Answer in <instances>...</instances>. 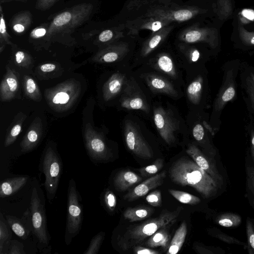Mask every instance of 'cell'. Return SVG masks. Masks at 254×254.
I'll list each match as a JSON object with an SVG mask.
<instances>
[{
    "label": "cell",
    "instance_id": "277c9868",
    "mask_svg": "<svg viewBox=\"0 0 254 254\" xmlns=\"http://www.w3.org/2000/svg\"><path fill=\"white\" fill-rule=\"evenodd\" d=\"M81 90L80 82L74 79H69L46 89L45 96L47 104L52 110L62 113L68 110L74 105Z\"/></svg>",
    "mask_w": 254,
    "mask_h": 254
},
{
    "label": "cell",
    "instance_id": "603a6c76",
    "mask_svg": "<svg viewBox=\"0 0 254 254\" xmlns=\"http://www.w3.org/2000/svg\"><path fill=\"white\" fill-rule=\"evenodd\" d=\"M170 227V226H167L160 228L150 236L143 245L149 248L160 247L164 251H167L171 240V235L168 231Z\"/></svg>",
    "mask_w": 254,
    "mask_h": 254
},
{
    "label": "cell",
    "instance_id": "7dc6e473",
    "mask_svg": "<svg viewBox=\"0 0 254 254\" xmlns=\"http://www.w3.org/2000/svg\"><path fill=\"white\" fill-rule=\"evenodd\" d=\"M23 245L16 240H11L10 242L8 253L9 254H25Z\"/></svg>",
    "mask_w": 254,
    "mask_h": 254
},
{
    "label": "cell",
    "instance_id": "60d3db41",
    "mask_svg": "<svg viewBox=\"0 0 254 254\" xmlns=\"http://www.w3.org/2000/svg\"><path fill=\"white\" fill-rule=\"evenodd\" d=\"M194 249L200 254H224L226 253L223 249L219 247L206 246L199 244H196Z\"/></svg>",
    "mask_w": 254,
    "mask_h": 254
},
{
    "label": "cell",
    "instance_id": "2e32d148",
    "mask_svg": "<svg viewBox=\"0 0 254 254\" xmlns=\"http://www.w3.org/2000/svg\"><path fill=\"white\" fill-rule=\"evenodd\" d=\"M166 177V171L153 175L127 193L124 196V199L133 201L145 195L150 190L162 185Z\"/></svg>",
    "mask_w": 254,
    "mask_h": 254
},
{
    "label": "cell",
    "instance_id": "7bdbcfd3",
    "mask_svg": "<svg viewBox=\"0 0 254 254\" xmlns=\"http://www.w3.org/2000/svg\"><path fill=\"white\" fill-rule=\"evenodd\" d=\"M239 37L242 42L247 45H254V32H250L242 26H239Z\"/></svg>",
    "mask_w": 254,
    "mask_h": 254
},
{
    "label": "cell",
    "instance_id": "d6986e66",
    "mask_svg": "<svg viewBox=\"0 0 254 254\" xmlns=\"http://www.w3.org/2000/svg\"><path fill=\"white\" fill-rule=\"evenodd\" d=\"M43 125L39 117L36 118L28 128L21 143V151L26 153L33 150L41 138Z\"/></svg>",
    "mask_w": 254,
    "mask_h": 254
},
{
    "label": "cell",
    "instance_id": "484cf974",
    "mask_svg": "<svg viewBox=\"0 0 254 254\" xmlns=\"http://www.w3.org/2000/svg\"><path fill=\"white\" fill-rule=\"evenodd\" d=\"M122 49L118 47H108L97 53L92 61L98 63H113L121 60L124 53Z\"/></svg>",
    "mask_w": 254,
    "mask_h": 254
},
{
    "label": "cell",
    "instance_id": "bcb514c9",
    "mask_svg": "<svg viewBox=\"0 0 254 254\" xmlns=\"http://www.w3.org/2000/svg\"><path fill=\"white\" fill-rule=\"evenodd\" d=\"M235 95V89L233 86H228L224 91L218 102V106L220 108L226 102L231 100Z\"/></svg>",
    "mask_w": 254,
    "mask_h": 254
},
{
    "label": "cell",
    "instance_id": "f546056e",
    "mask_svg": "<svg viewBox=\"0 0 254 254\" xmlns=\"http://www.w3.org/2000/svg\"><path fill=\"white\" fill-rule=\"evenodd\" d=\"M26 118V116L21 113L19 116L13 121L12 125L8 129L4 142L5 147H8L11 145L16 139L20 134L23 123Z\"/></svg>",
    "mask_w": 254,
    "mask_h": 254
},
{
    "label": "cell",
    "instance_id": "c3c4849f",
    "mask_svg": "<svg viewBox=\"0 0 254 254\" xmlns=\"http://www.w3.org/2000/svg\"><path fill=\"white\" fill-rule=\"evenodd\" d=\"M48 25H41L34 28L30 33V37L33 39H37L45 37L48 31Z\"/></svg>",
    "mask_w": 254,
    "mask_h": 254
},
{
    "label": "cell",
    "instance_id": "8992f818",
    "mask_svg": "<svg viewBox=\"0 0 254 254\" xmlns=\"http://www.w3.org/2000/svg\"><path fill=\"white\" fill-rule=\"evenodd\" d=\"M154 125L160 137L169 145L176 141V133L181 130V122L172 110L161 105L154 106L153 110Z\"/></svg>",
    "mask_w": 254,
    "mask_h": 254
},
{
    "label": "cell",
    "instance_id": "8fae6325",
    "mask_svg": "<svg viewBox=\"0 0 254 254\" xmlns=\"http://www.w3.org/2000/svg\"><path fill=\"white\" fill-rule=\"evenodd\" d=\"M85 146L90 157L96 161H105L111 157V153L104 137L95 130L88 123L85 127Z\"/></svg>",
    "mask_w": 254,
    "mask_h": 254
},
{
    "label": "cell",
    "instance_id": "ba28073f",
    "mask_svg": "<svg viewBox=\"0 0 254 254\" xmlns=\"http://www.w3.org/2000/svg\"><path fill=\"white\" fill-rule=\"evenodd\" d=\"M119 106L127 110H140L150 113V106L144 93L134 78L130 77L119 99Z\"/></svg>",
    "mask_w": 254,
    "mask_h": 254
},
{
    "label": "cell",
    "instance_id": "9f6ffc18",
    "mask_svg": "<svg viewBox=\"0 0 254 254\" xmlns=\"http://www.w3.org/2000/svg\"><path fill=\"white\" fill-rule=\"evenodd\" d=\"M247 92L250 97L251 100L254 107V83L252 79L249 78L247 80Z\"/></svg>",
    "mask_w": 254,
    "mask_h": 254
},
{
    "label": "cell",
    "instance_id": "7402d4cb",
    "mask_svg": "<svg viewBox=\"0 0 254 254\" xmlns=\"http://www.w3.org/2000/svg\"><path fill=\"white\" fill-rule=\"evenodd\" d=\"M246 185L245 197L249 205L254 209V164L250 154L246 157L245 163Z\"/></svg>",
    "mask_w": 254,
    "mask_h": 254
},
{
    "label": "cell",
    "instance_id": "4dcf8cb0",
    "mask_svg": "<svg viewBox=\"0 0 254 254\" xmlns=\"http://www.w3.org/2000/svg\"><path fill=\"white\" fill-rule=\"evenodd\" d=\"M23 84L24 93L28 98L35 101H41L42 95L40 89L32 77L24 76Z\"/></svg>",
    "mask_w": 254,
    "mask_h": 254
},
{
    "label": "cell",
    "instance_id": "680465c9",
    "mask_svg": "<svg viewBox=\"0 0 254 254\" xmlns=\"http://www.w3.org/2000/svg\"><path fill=\"white\" fill-rule=\"evenodd\" d=\"M251 160L254 164V131H252L251 133V148L250 154Z\"/></svg>",
    "mask_w": 254,
    "mask_h": 254
},
{
    "label": "cell",
    "instance_id": "30bf717a",
    "mask_svg": "<svg viewBox=\"0 0 254 254\" xmlns=\"http://www.w3.org/2000/svg\"><path fill=\"white\" fill-rule=\"evenodd\" d=\"M139 76L153 94L166 95L174 99H178L183 95L174 82L158 72H145Z\"/></svg>",
    "mask_w": 254,
    "mask_h": 254
},
{
    "label": "cell",
    "instance_id": "f6af8a7d",
    "mask_svg": "<svg viewBox=\"0 0 254 254\" xmlns=\"http://www.w3.org/2000/svg\"><path fill=\"white\" fill-rule=\"evenodd\" d=\"M146 200L151 206H161L162 205L161 192L159 190L151 192L146 196Z\"/></svg>",
    "mask_w": 254,
    "mask_h": 254
},
{
    "label": "cell",
    "instance_id": "1f68e13d",
    "mask_svg": "<svg viewBox=\"0 0 254 254\" xmlns=\"http://www.w3.org/2000/svg\"><path fill=\"white\" fill-rule=\"evenodd\" d=\"M207 231L209 235L219 239L222 242L228 244L241 246H242L244 249L246 248V243L224 233L216 227L209 228L207 229Z\"/></svg>",
    "mask_w": 254,
    "mask_h": 254
},
{
    "label": "cell",
    "instance_id": "11a10c76",
    "mask_svg": "<svg viewBox=\"0 0 254 254\" xmlns=\"http://www.w3.org/2000/svg\"><path fill=\"white\" fill-rule=\"evenodd\" d=\"M113 36V33L111 30H105L99 35L98 40L101 43H106L110 41Z\"/></svg>",
    "mask_w": 254,
    "mask_h": 254
},
{
    "label": "cell",
    "instance_id": "4fadbf2b",
    "mask_svg": "<svg viewBox=\"0 0 254 254\" xmlns=\"http://www.w3.org/2000/svg\"><path fill=\"white\" fill-rule=\"evenodd\" d=\"M186 152L200 168L208 173L220 185L224 187V177L219 170L214 159L203 153L193 143L189 144Z\"/></svg>",
    "mask_w": 254,
    "mask_h": 254
},
{
    "label": "cell",
    "instance_id": "94428289",
    "mask_svg": "<svg viewBox=\"0 0 254 254\" xmlns=\"http://www.w3.org/2000/svg\"><path fill=\"white\" fill-rule=\"evenodd\" d=\"M203 125L204 126V127L206 129H207L209 131V132H210V133H211L212 135L214 134V132L213 131L212 127L206 122H203Z\"/></svg>",
    "mask_w": 254,
    "mask_h": 254
},
{
    "label": "cell",
    "instance_id": "f907efd6",
    "mask_svg": "<svg viewBox=\"0 0 254 254\" xmlns=\"http://www.w3.org/2000/svg\"><path fill=\"white\" fill-rule=\"evenodd\" d=\"M174 18L178 21H185L190 19L192 16V12L186 9L180 10L174 14Z\"/></svg>",
    "mask_w": 254,
    "mask_h": 254
},
{
    "label": "cell",
    "instance_id": "d4e9b609",
    "mask_svg": "<svg viewBox=\"0 0 254 254\" xmlns=\"http://www.w3.org/2000/svg\"><path fill=\"white\" fill-rule=\"evenodd\" d=\"M32 15L30 11L24 10L13 16L10 25L15 33L21 34L27 30L32 24Z\"/></svg>",
    "mask_w": 254,
    "mask_h": 254
},
{
    "label": "cell",
    "instance_id": "ffe728a7",
    "mask_svg": "<svg viewBox=\"0 0 254 254\" xmlns=\"http://www.w3.org/2000/svg\"><path fill=\"white\" fill-rule=\"evenodd\" d=\"M211 219L213 223L225 228H235L242 223V217L237 213L231 212H218L213 210Z\"/></svg>",
    "mask_w": 254,
    "mask_h": 254
},
{
    "label": "cell",
    "instance_id": "be15d7a7",
    "mask_svg": "<svg viewBox=\"0 0 254 254\" xmlns=\"http://www.w3.org/2000/svg\"><path fill=\"white\" fill-rule=\"evenodd\" d=\"M23 0V1H24V0Z\"/></svg>",
    "mask_w": 254,
    "mask_h": 254
},
{
    "label": "cell",
    "instance_id": "7c38bea8",
    "mask_svg": "<svg viewBox=\"0 0 254 254\" xmlns=\"http://www.w3.org/2000/svg\"><path fill=\"white\" fill-rule=\"evenodd\" d=\"M30 209L33 231L35 235L40 243L48 245L49 238L47 229L45 209L35 188L32 190Z\"/></svg>",
    "mask_w": 254,
    "mask_h": 254
},
{
    "label": "cell",
    "instance_id": "6da1fadb",
    "mask_svg": "<svg viewBox=\"0 0 254 254\" xmlns=\"http://www.w3.org/2000/svg\"><path fill=\"white\" fill-rule=\"evenodd\" d=\"M169 176L173 183L193 188L206 199H214L223 192L224 187L186 157L174 162L169 169Z\"/></svg>",
    "mask_w": 254,
    "mask_h": 254
},
{
    "label": "cell",
    "instance_id": "f35d334b",
    "mask_svg": "<svg viewBox=\"0 0 254 254\" xmlns=\"http://www.w3.org/2000/svg\"><path fill=\"white\" fill-rule=\"evenodd\" d=\"M163 159L158 158L152 164L139 169V171L141 175L144 177L154 175L163 168Z\"/></svg>",
    "mask_w": 254,
    "mask_h": 254
},
{
    "label": "cell",
    "instance_id": "ac0fdd59",
    "mask_svg": "<svg viewBox=\"0 0 254 254\" xmlns=\"http://www.w3.org/2000/svg\"><path fill=\"white\" fill-rule=\"evenodd\" d=\"M5 219L12 231L22 240L26 239L33 230L31 212L28 209L21 218L6 215Z\"/></svg>",
    "mask_w": 254,
    "mask_h": 254
},
{
    "label": "cell",
    "instance_id": "91938a15",
    "mask_svg": "<svg viewBox=\"0 0 254 254\" xmlns=\"http://www.w3.org/2000/svg\"><path fill=\"white\" fill-rule=\"evenodd\" d=\"M162 27L161 23L160 21H157L153 22L152 24V29L154 31L158 30Z\"/></svg>",
    "mask_w": 254,
    "mask_h": 254
},
{
    "label": "cell",
    "instance_id": "7a4b0ae2",
    "mask_svg": "<svg viewBox=\"0 0 254 254\" xmlns=\"http://www.w3.org/2000/svg\"><path fill=\"white\" fill-rule=\"evenodd\" d=\"M183 208L165 211L158 216L148 219L142 223L130 226L119 239V245L124 250L143 245L145 240L161 228L171 226L177 221Z\"/></svg>",
    "mask_w": 254,
    "mask_h": 254
},
{
    "label": "cell",
    "instance_id": "d6a6232c",
    "mask_svg": "<svg viewBox=\"0 0 254 254\" xmlns=\"http://www.w3.org/2000/svg\"><path fill=\"white\" fill-rule=\"evenodd\" d=\"M169 192L181 203L190 205H196L201 202L199 197L192 194L179 190L169 189Z\"/></svg>",
    "mask_w": 254,
    "mask_h": 254
},
{
    "label": "cell",
    "instance_id": "836d02e7",
    "mask_svg": "<svg viewBox=\"0 0 254 254\" xmlns=\"http://www.w3.org/2000/svg\"><path fill=\"white\" fill-rule=\"evenodd\" d=\"M6 220L3 218L2 213L0 214V254H2L6 246H9L11 240V231L6 224Z\"/></svg>",
    "mask_w": 254,
    "mask_h": 254
},
{
    "label": "cell",
    "instance_id": "6f0895ef",
    "mask_svg": "<svg viewBox=\"0 0 254 254\" xmlns=\"http://www.w3.org/2000/svg\"><path fill=\"white\" fill-rule=\"evenodd\" d=\"M57 68V65L53 63H45L39 66V70L44 73L50 72Z\"/></svg>",
    "mask_w": 254,
    "mask_h": 254
},
{
    "label": "cell",
    "instance_id": "b9f144b4",
    "mask_svg": "<svg viewBox=\"0 0 254 254\" xmlns=\"http://www.w3.org/2000/svg\"><path fill=\"white\" fill-rule=\"evenodd\" d=\"M192 134L195 140L204 146V144L205 143L204 141L205 131L201 124L196 123L194 125L192 128Z\"/></svg>",
    "mask_w": 254,
    "mask_h": 254
},
{
    "label": "cell",
    "instance_id": "83f0119b",
    "mask_svg": "<svg viewBox=\"0 0 254 254\" xmlns=\"http://www.w3.org/2000/svg\"><path fill=\"white\" fill-rule=\"evenodd\" d=\"M187 232V223L185 221H183L171 239L166 254H177L180 251L185 241Z\"/></svg>",
    "mask_w": 254,
    "mask_h": 254
},
{
    "label": "cell",
    "instance_id": "816d5d0a",
    "mask_svg": "<svg viewBox=\"0 0 254 254\" xmlns=\"http://www.w3.org/2000/svg\"><path fill=\"white\" fill-rule=\"evenodd\" d=\"M241 21L244 23H248L254 20V10L251 9H244L241 12L240 17Z\"/></svg>",
    "mask_w": 254,
    "mask_h": 254
},
{
    "label": "cell",
    "instance_id": "4316f807",
    "mask_svg": "<svg viewBox=\"0 0 254 254\" xmlns=\"http://www.w3.org/2000/svg\"><path fill=\"white\" fill-rule=\"evenodd\" d=\"M203 78L200 75H197L187 87L186 95L190 103L194 105L199 104L201 98Z\"/></svg>",
    "mask_w": 254,
    "mask_h": 254
},
{
    "label": "cell",
    "instance_id": "d590c367",
    "mask_svg": "<svg viewBox=\"0 0 254 254\" xmlns=\"http://www.w3.org/2000/svg\"><path fill=\"white\" fill-rule=\"evenodd\" d=\"M246 232L247 242L245 250L249 254H254V218L250 217L247 218Z\"/></svg>",
    "mask_w": 254,
    "mask_h": 254
},
{
    "label": "cell",
    "instance_id": "cb8c5ba5",
    "mask_svg": "<svg viewBox=\"0 0 254 254\" xmlns=\"http://www.w3.org/2000/svg\"><path fill=\"white\" fill-rule=\"evenodd\" d=\"M28 179L27 177H18L8 178L1 182L0 197L4 198L14 194L26 184Z\"/></svg>",
    "mask_w": 254,
    "mask_h": 254
},
{
    "label": "cell",
    "instance_id": "e575fe53",
    "mask_svg": "<svg viewBox=\"0 0 254 254\" xmlns=\"http://www.w3.org/2000/svg\"><path fill=\"white\" fill-rule=\"evenodd\" d=\"M0 52L1 53L6 45H9L11 46L14 45L10 41L11 37L7 31L4 15L1 5L0 6Z\"/></svg>",
    "mask_w": 254,
    "mask_h": 254
},
{
    "label": "cell",
    "instance_id": "681fc988",
    "mask_svg": "<svg viewBox=\"0 0 254 254\" xmlns=\"http://www.w3.org/2000/svg\"><path fill=\"white\" fill-rule=\"evenodd\" d=\"M59 0H38L35 7L36 9L45 11L50 9Z\"/></svg>",
    "mask_w": 254,
    "mask_h": 254
},
{
    "label": "cell",
    "instance_id": "3957f363",
    "mask_svg": "<svg viewBox=\"0 0 254 254\" xmlns=\"http://www.w3.org/2000/svg\"><path fill=\"white\" fill-rule=\"evenodd\" d=\"M93 9L89 3H81L57 14L49 24L46 40H51L59 34L71 33L87 21Z\"/></svg>",
    "mask_w": 254,
    "mask_h": 254
},
{
    "label": "cell",
    "instance_id": "9c48e42d",
    "mask_svg": "<svg viewBox=\"0 0 254 254\" xmlns=\"http://www.w3.org/2000/svg\"><path fill=\"white\" fill-rule=\"evenodd\" d=\"M123 132L126 145L131 152L142 159H148L153 157L151 147L132 121L125 122Z\"/></svg>",
    "mask_w": 254,
    "mask_h": 254
},
{
    "label": "cell",
    "instance_id": "8d00e7d4",
    "mask_svg": "<svg viewBox=\"0 0 254 254\" xmlns=\"http://www.w3.org/2000/svg\"><path fill=\"white\" fill-rule=\"evenodd\" d=\"M218 15L221 20L226 19L233 12L232 4L231 0H217Z\"/></svg>",
    "mask_w": 254,
    "mask_h": 254
},
{
    "label": "cell",
    "instance_id": "f5cc1de1",
    "mask_svg": "<svg viewBox=\"0 0 254 254\" xmlns=\"http://www.w3.org/2000/svg\"><path fill=\"white\" fill-rule=\"evenodd\" d=\"M200 58V53L197 50H193L191 54L189 55L187 60L188 63L185 65L187 69H190V65L195 64L198 62ZM184 66V67H185ZM189 69H188L189 70Z\"/></svg>",
    "mask_w": 254,
    "mask_h": 254
},
{
    "label": "cell",
    "instance_id": "db71d44e",
    "mask_svg": "<svg viewBox=\"0 0 254 254\" xmlns=\"http://www.w3.org/2000/svg\"><path fill=\"white\" fill-rule=\"evenodd\" d=\"M133 252L135 254H159L160 252L152 249L143 247L140 245L133 247Z\"/></svg>",
    "mask_w": 254,
    "mask_h": 254
},
{
    "label": "cell",
    "instance_id": "9a60e30c",
    "mask_svg": "<svg viewBox=\"0 0 254 254\" xmlns=\"http://www.w3.org/2000/svg\"><path fill=\"white\" fill-rule=\"evenodd\" d=\"M130 77L124 71L118 70L114 72L103 85L102 94L104 101L108 102L121 96Z\"/></svg>",
    "mask_w": 254,
    "mask_h": 254
},
{
    "label": "cell",
    "instance_id": "ee69618b",
    "mask_svg": "<svg viewBox=\"0 0 254 254\" xmlns=\"http://www.w3.org/2000/svg\"><path fill=\"white\" fill-rule=\"evenodd\" d=\"M104 200L108 209L111 211H113L117 203V197L114 192L107 189L104 193Z\"/></svg>",
    "mask_w": 254,
    "mask_h": 254
},
{
    "label": "cell",
    "instance_id": "52a82bcc",
    "mask_svg": "<svg viewBox=\"0 0 254 254\" xmlns=\"http://www.w3.org/2000/svg\"><path fill=\"white\" fill-rule=\"evenodd\" d=\"M43 172L45 176L44 187L50 201L54 198L58 188L62 172V162L56 152L48 147L43 159Z\"/></svg>",
    "mask_w": 254,
    "mask_h": 254
},
{
    "label": "cell",
    "instance_id": "74e56055",
    "mask_svg": "<svg viewBox=\"0 0 254 254\" xmlns=\"http://www.w3.org/2000/svg\"><path fill=\"white\" fill-rule=\"evenodd\" d=\"M14 59L15 64L21 67L27 68L33 64L32 57L22 50L17 51L14 53Z\"/></svg>",
    "mask_w": 254,
    "mask_h": 254
},
{
    "label": "cell",
    "instance_id": "ab89813d",
    "mask_svg": "<svg viewBox=\"0 0 254 254\" xmlns=\"http://www.w3.org/2000/svg\"><path fill=\"white\" fill-rule=\"evenodd\" d=\"M105 233L101 232L95 235L91 240L90 245L84 254H97L104 239Z\"/></svg>",
    "mask_w": 254,
    "mask_h": 254
},
{
    "label": "cell",
    "instance_id": "e0dca14e",
    "mask_svg": "<svg viewBox=\"0 0 254 254\" xmlns=\"http://www.w3.org/2000/svg\"><path fill=\"white\" fill-rule=\"evenodd\" d=\"M19 89V81L15 71L6 66L0 84V100L7 102L15 98Z\"/></svg>",
    "mask_w": 254,
    "mask_h": 254
},
{
    "label": "cell",
    "instance_id": "5bb4252c",
    "mask_svg": "<svg viewBox=\"0 0 254 254\" xmlns=\"http://www.w3.org/2000/svg\"><path fill=\"white\" fill-rule=\"evenodd\" d=\"M153 71L158 72L169 78L175 83H183L180 70L173 59L166 54L160 55L154 59L144 64Z\"/></svg>",
    "mask_w": 254,
    "mask_h": 254
},
{
    "label": "cell",
    "instance_id": "44dd1931",
    "mask_svg": "<svg viewBox=\"0 0 254 254\" xmlns=\"http://www.w3.org/2000/svg\"><path fill=\"white\" fill-rule=\"evenodd\" d=\"M142 178L130 170L119 172L114 179L115 188L118 191H125L134 185L138 183Z\"/></svg>",
    "mask_w": 254,
    "mask_h": 254
},
{
    "label": "cell",
    "instance_id": "f1b7e54d",
    "mask_svg": "<svg viewBox=\"0 0 254 254\" xmlns=\"http://www.w3.org/2000/svg\"><path fill=\"white\" fill-rule=\"evenodd\" d=\"M154 210L147 206H139L127 208L123 216L125 219L130 222L140 221L147 218L151 215Z\"/></svg>",
    "mask_w": 254,
    "mask_h": 254
},
{
    "label": "cell",
    "instance_id": "6125c7cd",
    "mask_svg": "<svg viewBox=\"0 0 254 254\" xmlns=\"http://www.w3.org/2000/svg\"><path fill=\"white\" fill-rule=\"evenodd\" d=\"M251 78L254 83V74H253V73H251Z\"/></svg>",
    "mask_w": 254,
    "mask_h": 254
},
{
    "label": "cell",
    "instance_id": "5b68a950",
    "mask_svg": "<svg viewBox=\"0 0 254 254\" xmlns=\"http://www.w3.org/2000/svg\"><path fill=\"white\" fill-rule=\"evenodd\" d=\"M80 195L73 179L69 182L67 202V220L65 239L67 245L79 232L82 221V207Z\"/></svg>",
    "mask_w": 254,
    "mask_h": 254
}]
</instances>
